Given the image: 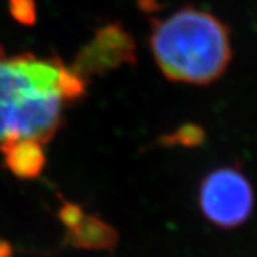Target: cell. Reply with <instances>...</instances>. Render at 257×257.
<instances>
[{
    "instance_id": "obj_1",
    "label": "cell",
    "mask_w": 257,
    "mask_h": 257,
    "mask_svg": "<svg viewBox=\"0 0 257 257\" xmlns=\"http://www.w3.org/2000/svg\"><path fill=\"white\" fill-rule=\"evenodd\" d=\"M87 82L57 57H0V147L16 139L46 145L63 126L64 109L86 94Z\"/></svg>"
},
{
    "instance_id": "obj_7",
    "label": "cell",
    "mask_w": 257,
    "mask_h": 257,
    "mask_svg": "<svg viewBox=\"0 0 257 257\" xmlns=\"http://www.w3.org/2000/svg\"><path fill=\"white\" fill-rule=\"evenodd\" d=\"M204 139H206V135L202 126L189 123L163 136L160 139V142L166 146L197 147L204 142Z\"/></svg>"
},
{
    "instance_id": "obj_3",
    "label": "cell",
    "mask_w": 257,
    "mask_h": 257,
    "mask_svg": "<svg viewBox=\"0 0 257 257\" xmlns=\"http://www.w3.org/2000/svg\"><path fill=\"white\" fill-rule=\"evenodd\" d=\"M203 216L220 229L244 224L254 209V190L236 166H224L204 176L199 190Z\"/></svg>"
},
{
    "instance_id": "obj_9",
    "label": "cell",
    "mask_w": 257,
    "mask_h": 257,
    "mask_svg": "<svg viewBox=\"0 0 257 257\" xmlns=\"http://www.w3.org/2000/svg\"><path fill=\"white\" fill-rule=\"evenodd\" d=\"M83 214H84V211L77 204H73V203L64 202L60 207V210H59V217L67 230L73 227L74 224L82 219Z\"/></svg>"
},
{
    "instance_id": "obj_2",
    "label": "cell",
    "mask_w": 257,
    "mask_h": 257,
    "mask_svg": "<svg viewBox=\"0 0 257 257\" xmlns=\"http://www.w3.org/2000/svg\"><path fill=\"white\" fill-rule=\"evenodd\" d=\"M149 49L167 80L192 86L217 82L233 59L229 26L194 6L152 19Z\"/></svg>"
},
{
    "instance_id": "obj_10",
    "label": "cell",
    "mask_w": 257,
    "mask_h": 257,
    "mask_svg": "<svg viewBox=\"0 0 257 257\" xmlns=\"http://www.w3.org/2000/svg\"><path fill=\"white\" fill-rule=\"evenodd\" d=\"M0 257H12V248L9 243L0 239Z\"/></svg>"
},
{
    "instance_id": "obj_11",
    "label": "cell",
    "mask_w": 257,
    "mask_h": 257,
    "mask_svg": "<svg viewBox=\"0 0 257 257\" xmlns=\"http://www.w3.org/2000/svg\"><path fill=\"white\" fill-rule=\"evenodd\" d=\"M5 55H6V53H5V49H3L2 43H0V57H2V56H5Z\"/></svg>"
},
{
    "instance_id": "obj_5",
    "label": "cell",
    "mask_w": 257,
    "mask_h": 257,
    "mask_svg": "<svg viewBox=\"0 0 257 257\" xmlns=\"http://www.w3.org/2000/svg\"><path fill=\"white\" fill-rule=\"evenodd\" d=\"M5 157V166L19 179H36L46 165L43 143L35 139H16L0 147Z\"/></svg>"
},
{
    "instance_id": "obj_4",
    "label": "cell",
    "mask_w": 257,
    "mask_h": 257,
    "mask_svg": "<svg viewBox=\"0 0 257 257\" xmlns=\"http://www.w3.org/2000/svg\"><path fill=\"white\" fill-rule=\"evenodd\" d=\"M136 42L120 22L103 25L77 52L72 70L83 80L111 73L126 64L136 63Z\"/></svg>"
},
{
    "instance_id": "obj_8",
    "label": "cell",
    "mask_w": 257,
    "mask_h": 257,
    "mask_svg": "<svg viewBox=\"0 0 257 257\" xmlns=\"http://www.w3.org/2000/svg\"><path fill=\"white\" fill-rule=\"evenodd\" d=\"M8 8L12 18L23 26H33L36 23V0H9Z\"/></svg>"
},
{
    "instance_id": "obj_6",
    "label": "cell",
    "mask_w": 257,
    "mask_h": 257,
    "mask_svg": "<svg viewBox=\"0 0 257 257\" xmlns=\"http://www.w3.org/2000/svg\"><path fill=\"white\" fill-rule=\"evenodd\" d=\"M67 239L79 248L104 250L117 243V233L99 217L84 213L82 219L67 230Z\"/></svg>"
}]
</instances>
